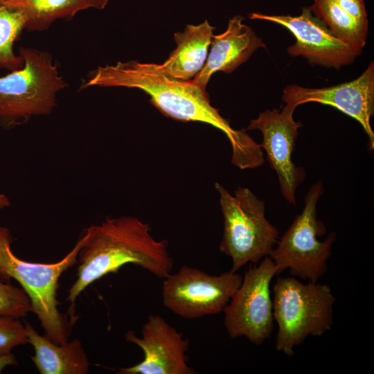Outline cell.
Masks as SVG:
<instances>
[{
  "label": "cell",
  "mask_w": 374,
  "mask_h": 374,
  "mask_svg": "<svg viewBox=\"0 0 374 374\" xmlns=\"http://www.w3.org/2000/svg\"><path fill=\"white\" fill-rule=\"evenodd\" d=\"M295 109L285 104L281 111L267 109L251 120L247 127L262 133V142L259 145L276 172L283 196L291 204H296V190L306 177L305 170L292 160L299 129L302 127L294 119Z\"/></svg>",
  "instance_id": "cell-10"
},
{
  "label": "cell",
  "mask_w": 374,
  "mask_h": 374,
  "mask_svg": "<svg viewBox=\"0 0 374 374\" xmlns=\"http://www.w3.org/2000/svg\"><path fill=\"white\" fill-rule=\"evenodd\" d=\"M273 293L278 351L291 356L308 337H320L331 328L336 299L329 285L303 283L294 276L278 277Z\"/></svg>",
  "instance_id": "cell-4"
},
{
  "label": "cell",
  "mask_w": 374,
  "mask_h": 374,
  "mask_svg": "<svg viewBox=\"0 0 374 374\" xmlns=\"http://www.w3.org/2000/svg\"><path fill=\"white\" fill-rule=\"evenodd\" d=\"M21 10L27 19L26 30L43 31L55 21L72 19L89 8L103 10L109 0H1Z\"/></svg>",
  "instance_id": "cell-17"
},
{
  "label": "cell",
  "mask_w": 374,
  "mask_h": 374,
  "mask_svg": "<svg viewBox=\"0 0 374 374\" xmlns=\"http://www.w3.org/2000/svg\"><path fill=\"white\" fill-rule=\"evenodd\" d=\"M93 86L141 89L150 96L151 103L165 116L179 121L204 123L220 130L231 143L234 165L247 164L258 153V145L246 130L233 129L211 105L206 89L192 80L169 76L159 64L131 60L100 66L88 75L80 89Z\"/></svg>",
  "instance_id": "cell-1"
},
{
  "label": "cell",
  "mask_w": 374,
  "mask_h": 374,
  "mask_svg": "<svg viewBox=\"0 0 374 374\" xmlns=\"http://www.w3.org/2000/svg\"><path fill=\"white\" fill-rule=\"evenodd\" d=\"M163 279V305L181 317L193 319L223 312L240 287L242 276L231 270L210 275L184 265Z\"/></svg>",
  "instance_id": "cell-9"
},
{
  "label": "cell",
  "mask_w": 374,
  "mask_h": 374,
  "mask_svg": "<svg viewBox=\"0 0 374 374\" xmlns=\"http://www.w3.org/2000/svg\"><path fill=\"white\" fill-rule=\"evenodd\" d=\"M224 217L220 251L231 258V271L269 256L278 239V231L265 217V204L247 188L238 186L231 195L215 184Z\"/></svg>",
  "instance_id": "cell-6"
},
{
  "label": "cell",
  "mask_w": 374,
  "mask_h": 374,
  "mask_svg": "<svg viewBox=\"0 0 374 374\" xmlns=\"http://www.w3.org/2000/svg\"><path fill=\"white\" fill-rule=\"evenodd\" d=\"M249 17L285 27L296 39L287 48V53L294 57L303 56L311 64L339 69L353 62L362 53L337 37L309 8H303L301 14L294 17L253 12Z\"/></svg>",
  "instance_id": "cell-11"
},
{
  "label": "cell",
  "mask_w": 374,
  "mask_h": 374,
  "mask_svg": "<svg viewBox=\"0 0 374 374\" xmlns=\"http://www.w3.org/2000/svg\"><path fill=\"white\" fill-rule=\"evenodd\" d=\"M84 240L80 236L72 250L53 263L32 262L18 258L11 249L12 238L8 229L0 226V280H16L28 295L33 312L38 317L44 336L62 344L68 341L69 327L58 309L57 292L61 275L77 263Z\"/></svg>",
  "instance_id": "cell-3"
},
{
  "label": "cell",
  "mask_w": 374,
  "mask_h": 374,
  "mask_svg": "<svg viewBox=\"0 0 374 374\" xmlns=\"http://www.w3.org/2000/svg\"><path fill=\"white\" fill-rule=\"evenodd\" d=\"M28 343L35 351L30 357L41 374H86L89 369L87 355L78 339L55 344L40 335L28 322L25 323Z\"/></svg>",
  "instance_id": "cell-16"
},
{
  "label": "cell",
  "mask_w": 374,
  "mask_h": 374,
  "mask_svg": "<svg viewBox=\"0 0 374 374\" xmlns=\"http://www.w3.org/2000/svg\"><path fill=\"white\" fill-rule=\"evenodd\" d=\"M336 3L359 21L368 24L364 0H335Z\"/></svg>",
  "instance_id": "cell-22"
},
{
  "label": "cell",
  "mask_w": 374,
  "mask_h": 374,
  "mask_svg": "<svg viewBox=\"0 0 374 374\" xmlns=\"http://www.w3.org/2000/svg\"><path fill=\"white\" fill-rule=\"evenodd\" d=\"M215 28L207 20L199 25H187L174 35L177 46L168 59L159 64L167 75L181 80L194 78L204 66Z\"/></svg>",
  "instance_id": "cell-15"
},
{
  "label": "cell",
  "mask_w": 374,
  "mask_h": 374,
  "mask_svg": "<svg viewBox=\"0 0 374 374\" xmlns=\"http://www.w3.org/2000/svg\"><path fill=\"white\" fill-rule=\"evenodd\" d=\"M82 235L77 279L66 299L73 317L78 296L96 280L117 272L127 264L139 266L160 278L172 271L173 260L168 242L153 238L150 225L136 217L107 218L86 229Z\"/></svg>",
  "instance_id": "cell-2"
},
{
  "label": "cell",
  "mask_w": 374,
  "mask_h": 374,
  "mask_svg": "<svg viewBox=\"0 0 374 374\" xmlns=\"http://www.w3.org/2000/svg\"><path fill=\"white\" fill-rule=\"evenodd\" d=\"M283 100L294 108L308 103L330 105L353 118L368 136L370 148H374V133L371 119L374 114V64L371 62L356 79L323 88L287 85Z\"/></svg>",
  "instance_id": "cell-13"
},
{
  "label": "cell",
  "mask_w": 374,
  "mask_h": 374,
  "mask_svg": "<svg viewBox=\"0 0 374 374\" xmlns=\"http://www.w3.org/2000/svg\"><path fill=\"white\" fill-rule=\"evenodd\" d=\"M18 365L17 360L12 353L0 356V373L8 366Z\"/></svg>",
  "instance_id": "cell-23"
},
{
  "label": "cell",
  "mask_w": 374,
  "mask_h": 374,
  "mask_svg": "<svg viewBox=\"0 0 374 374\" xmlns=\"http://www.w3.org/2000/svg\"><path fill=\"white\" fill-rule=\"evenodd\" d=\"M30 312L31 303L24 290L0 280V316L20 319Z\"/></svg>",
  "instance_id": "cell-20"
},
{
  "label": "cell",
  "mask_w": 374,
  "mask_h": 374,
  "mask_svg": "<svg viewBox=\"0 0 374 374\" xmlns=\"http://www.w3.org/2000/svg\"><path fill=\"white\" fill-rule=\"evenodd\" d=\"M28 343L25 325L19 319L0 316V356Z\"/></svg>",
  "instance_id": "cell-21"
},
{
  "label": "cell",
  "mask_w": 374,
  "mask_h": 374,
  "mask_svg": "<svg viewBox=\"0 0 374 374\" xmlns=\"http://www.w3.org/2000/svg\"><path fill=\"white\" fill-rule=\"evenodd\" d=\"M127 342L138 346L143 359L134 366L121 368L119 374H193L188 364L189 342L160 315L150 314L141 330V337L133 330L125 334Z\"/></svg>",
  "instance_id": "cell-12"
},
{
  "label": "cell",
  "mask_w": 374,
  "mask_h": 374,
  "mask_svg": "<svg viewBox=\"0 0 374 374\" xmlns=\"http://www.w3.org/2000/svg\"><path fill=\"white\" fill-rule=\"evenodd\" d=\"M278 270L269 256L251 267L224 308V325L231 338L244 337L261 345L274 329L273 301L270 284Z\"/></svg>",
  "instance_id": "cell-8"
},
{
  "label": "cell",
  "mask_w": 374,
  "mask_h": 374,
  "mask_svg": "<svg viewBox=\"0 0 374 374\" xmlns=\"http://www.w3.org/2000/svg\"><path fill=\"white\" fill-rule=\"evenodd\" d=\"M323 193L322 181L311 186L302 211L278 239L269 256L278 274L288 269L295 278L316 283L326 272L336 235L331 232L323 240L319 239L326 233L317 217V202Z\"/></svg>",
  "instance_id": "cell-7"
},
{
  "label": "cell",
  "mask_w": 374,
  "mask_h": 374,
  "mask_svg": "<svg viewBox=\"0 0 374 374\" xmlns=\"http://www.w3.org/2000/svg\"><path fill=\"white\" fill-rule=\"evenodd\" d=\"M19 55L23 67L0 77V122L7 127L48 115L58 93L68 87L49 53L21 47Z\"/></svg>",
  "instance_id": "cell-5"
},
{
  "label": "cell",
  "mask_w": 374,
  "mask_h": 374,
  "mask_svg": "<svg viewBox=\"0 0 374 374\" xmlns=\"http://www.w3.org/2000/svg\"><path fill=\"white\" fill-rule=\"evenodd\" d=\"M309 8L337 37L362 52L366 44L368 24L357 20L335 0H314Z\"/></svg>",
  "instance_id": "cell-18"
},
{
  "label": "cell",
  "mask_w": 374,
  "mask_h": 374,
  "mask_svg": "<svg viewBox=\"0 0 374 374\" xmlns=\"http://www.w3.org/2000/svg\"><path fill=\"white\" fill-rule=\"evenodd\" d=\"M24 12L0 0V68L10 71L24 66V60L14 52L15 42L26 30Z\"/></svg>",
  "instance_id": "cell-19"
},
{
  "label": "cell",
  "mask_w": 374,
  "mask_h": 374,
  "mask_svg": "<svg viewBox=\"0 0 374 374\" xmlns=\"http://www.w3.org/2000/svg\"><path fill=\"white\" fill-rule=\"evenodd\" d=\"M8 205L9 201L8 198L3 195H0V208L8 206Z\"/></svg>",
  "instance_id": "cell-24"
},
{
  "label": "cell",
  "mask_w": 374,
  "mask_h": 374,
  "mask_svg": "<svg viewBox=\"0 0 374 374\" xmlns=\"http://www.w3.org/2000/svg\"><path fill=\"white\" fill-rule=\"evenodd\" d=\"M242 16L236 15L229 21L226 30L213 35L211 51L202 70L192 80L203 89L211 76L217 71L230 73L249 59L258 48L265 44L252 28L243 21Z\"/></svg>",
  "instance_id": "cell-14"
}]
</instances>
